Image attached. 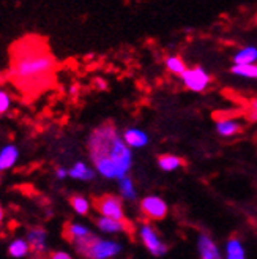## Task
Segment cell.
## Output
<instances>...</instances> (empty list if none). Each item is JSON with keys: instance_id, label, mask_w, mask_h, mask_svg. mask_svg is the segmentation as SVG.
I'll list each match as a JSON object with an SVG mask.
<instances>
[{"instance_id": "cell-1", "label": "cell", "mask_w": 257, "mask_h": 259, "mask_svg": "<svg viewBox=\"0 0 257 259\" xmlns=\"http://www.w3.org/2000/svg\"><path fill=\"white\" fill-rule=\"evenodd\" d=\"M57 60L40 36H25L11 48L10 79L22 92H41L53 85Z\"/></svg>"}, {"instance_id": "cell-2", "label": "cell", "mask_w": 257, "mask_h": 259, "mask_svg": "<svg viewBox=\"0 0 257 259\" xmlns=\"http://www.w3.org/2000/svg\"><path fill=\"white\" fill-rule=\"evenodd\" d=\"M87 147L90 160L101 176L108 179H122L130 169L131 152L112 122H105L96 126L88 136Z\"/></svg>"}, {"instance_id": "cell-3", "label": "cell", "mask_w": 257, "mask_h": 259, "mask_svg": "<svg viewBox=\"0 0 257 259\" xmlns=\"http://www.w3.org/2000/svg\"><path fill=\"white\" fill-rule=\"evenodd\" d=\"M74 248L85 259H109L120 251V245L111 240H101L90 232L88 236L76 240Z\"/></svg>"}, {"instance_id": "cell-4", "label": "cell", "mask_w": 257, "mask_h": 259, "mask_svg": "<svg viewBox=\"0 0 257 259\" xmlns=\"http://www.w3.org/2000/svg\"><path fill=\"white\" fill-rule=\"evenodd\" d=\"M93 207L102 217H109V218H115V220H125L122 201H120V198L114 196V194H102V196L95 198Z\"/></svg>"}, {"instance_id": "cell-5", "label": "cell", "mask_w": 257, "mask_h": 259, "mask_svg": "<svg viewBox=\"0 0 257 259\" xmlns=\"http://www.w3.org/2000/svg\"><path fill=\"white\" fill-rule=\"evenodd\" d=\"M182 77H183L185 85L189 90H192V92H202V90H205V87L210 84L209 73H205L200 67L192 68V70H186L182 74Z\"/></svg>"}, {"instance_id": "cell-6", "label": "cell", "mask_w": 257, "mask_h": 259, "mask_svg": "<svg viewBox=\"0 0 257 259\" xmlns=\"http://www.w3.org/2000/svg\"><path fill=\"white\" fill-rule=\"evenodd\" d=\"M140 210L150 220H163L168 213V205L158 196H147L140 202Z\"/></svg>"}, {"instance_id": "cell-7", "label": "cell", "mask_w": 257, "mask_h": 259, "mask_svg": "<svg viewBox=\"0 0 257 259\" xmlns=\"http://www.w3.org/2000/svg\"><path fill=\"white\" fill-rule=\"evenodd\" d=\"M96 226L102 232H126L128 236L134 234V228L133 225L128 222V220H115L109 217H99L96 220Z\"/></svg>"}, {"instance_id": "cell-8", "label": "cell", "mask_w": 257, "mask_h": 259, "mask_svg": "<svg viewBox=\"0 0 257 259\" xmlns=\"http://www.w3.org/2000/svg\"><path fill=\"white\" fill-rule=\"evenodd\" d=\"M140 236H142V242L145 243V247L148 248V251L155 256H163L166 251H168V247L158 239L157 232L153 231L150 226H144L140 229Z\"/></svg>"}, {"instance_id": "cell-9", "label": "cell", "mask_w": 257, "mask_h": 259, "mask_svg": "<svg viewBox=\"0 0 257 259\" xmlns=\"http://www.w3.org/2000/svg\"><path fill=\"white\" fill-rule=\"evenodd\" d=\"M19 160V149L15 144H7L0 149V174L11 169Z\"/></svg>"}, {"instance_id": "cell-10", "label": "cell", "mask_w": 257, "mask_h": 259, "mask_svg": "<svg viewBox=\"0 0 257 259\" xmlns=\"http://www.w3.org/2000/svg\"><path fill=\"white\" fill-rule=\"evenodd\" d=\"M27 242L30 245V251L41 254L46 250V231L43 228H32L27 232Z\"/></svg>"}, {"instance_id": "cell-11", "label": "cell", "mask_w": 257, "mask_h": 259, "mask_svg": "<svg viewBox=\"0 0 257 259\" xmlns=\"http://www.w3.org/2000/svg\"><path fill=\"white\" fill-rule=\"evenodd\" d=\"M199 253L202 259H221L220 251H218L216 245L209 236L199 237Z\"/></svg>"}, {"instance_id": "cell-12", "label": "cell", "mask_w": 257, "mask_h": 259, "mask_svg": "<svg viewBox=\"0 0 257 259\" xmlns=\"http://www.w3.org/2000/svg\"><path fill=\"white\" fill-rule=\"evenodd\" d=\"M123 139L128 146L131 147H144L147 142H148V136L145 132H140V130H136V128H130L126 130L125 135H123Z\"/></svg>"}, {"instance_id": "cell-13", "label": "cell", "mask_w": 257, "mask_h": 259, "mask_svg": "<svg viewBox=\"0 0 257 259\" xmlns=\"http://www.w3.org/2000/svg\"><path fill=\"white\" fill-rule=\"evenodd\" d=\"M88 234H90L88 228H85L82 225L68 223V225H65V228H63V237H65L70 243H74L76 240H79Z\"/></svg>"}, {"instance_id": "cell-14", "label": "cell", "mask_w": 257, "mask_h": 259, "mask_svg": "<svg viewBox=\"0 0 257 259\" xmlns=\"http://www.w3.org/2000/svg\"><path fill=\"white\" fill-rule=\"evenodd\" d=\"M68 176L76 180H92L95 177V171L90 169L85 163L78 161V163H74L71 169H68Z\"/></svg>"}, {"instance_id": "cell-15", "label": "cell", "mask_w": 257, "mask_h": 259, "mask_svg": "<svg viewBox=\"0 0 257 259\" xmlns=\"http://www.w3.org/2000/svg\"><path fill=\"white\" fill-rule=\"evenodd\" d=\"M30 251V245L27 242V239H15L10 245H8V254L13 257H24L27 256Z\"/></svg>"}, {"instance_id": "cell-16", "label": "cell", "mask_w": 257, "mask_h": 259, "mask_svg": "<svg viewBox=\"0 0 257 259\" xmlns=\"http://www.w3.org/2000/svg\"><path fill=\"white\" fill-rule=\"evenodd\" d=\"M218 133L223 136H234L241 132V125L235 122L234 119H227V120H220L216 125Z\"/></svg>"}, {"instance_id": "cell-17", "label": "cell", "mask_w": 257, "mask_h": 259, "mask_svg": "<svg viewBox=\"0 0 257 259\" xmlns=\"http://www.w3.org/2000/svg\"><path fill=\"white\" fill-rule=\"evenodd\" d=\"M255 60H257V48H254V46H248L245 49L238 51L234 57L235 65H248Z\"/></svg>"}, {"instance_id": "cell-18", "label": "cell", "mask_w": 257, "mask_h": 259, "mask_svg": "<svg viewBox=\"0 0 257 259\" xmlns=\"http://www.w3.org/2000/svg\"><path fill=\"white\" fill-rule=\"evenodd\" d=\"M182 158L175 157V155H161V157H158V164L163 171H174L182 166Z\"/></svg>"}, {"instance_id": "cell-19", "label": "cell", "mask_w": 257, "mask_h": 259, "mask_svg": "<svg viewBox=\"0 0 257 259\" xmlns=\"http://www.w3.org/2000/svg\"><path fill=\"white\" fill-rule=\"evenodd\" d=\"M166 68H168L174 74H180V76H182L186 71V65H185V62L180 59V57L172 56V57L166 59Z\"/></svg>"}, {"instance_id": "cell-20", "label": "cell", "mask_w": 257, "mask_h": 259, "mask_svg": "<svg viewBox=\"0 0 257 259\" xmlns=\"http://www.w3.org/2000/svg\"><path fill=\"white\" fill-rule=\"evenodd\" d=\"M232 73L243 77H251V79H257V65L248 63V65H235L232 68Z\"/></svg>"}, {"instance_id": "cell-21", "label": "cell", "mask_w": 257, "mask_h": 259, "mask_svg": "<svg viewBox=\"0 0 257 259\" xmlns=\"http://www.w3.org/2000/svg\"><path fill=\"white\" fill-rule=\"evenodd\" d=\"M70 204L73 209L78 212L79 215H87L88 209H90V204L84 196H79V194H74V196L70 198Z\"/></svg>"}, {"instance_id": "cell-22", "label": "cell", "mask_w": 257, "mask_h": 259, "mask_svg": "<svg viewBox=\"0 0 257 259\" xmlns=\"http://www.w3.org/2000/svg\"><path fill=\"white\" fill-rule=\"evenodd\" d=\"M227 259H245V253L237 239H230L227 243Z\"/></svg>"}, {"instance_id": "cell-23", "label": "cell", "mask_w": 257, "mask_h": 259, "mask_svg": "<svg viewBox=\"0 0 257 259\" xmlns=\"http://www.w3.org/2000/svg\"><path fill=\"white\" fill-rule=\"evenodd\" d=\"M119 180H120V191H122V196L126 198V199H134V198H136V191H134V187H133L131 179L122 177V179H119Z\"/></svg>"}, {"instance_id": "cell-24", "label": "cell", "mask_w": 257, "mask_h": 259, "mask_svg": "<svg viewBox=\"0 0 257 259\" xmlns=\"http://www.w3.org/2000/svg\"><path fill=\"white\" fill-rule=\"evenodd\" d=\"M243 117H246L249 122H257V100H251L245 105L243 109Z\"/></svg>"}, {"instance_id": "cell-25", "label": "cell", "mask_w": 257, "mask_h": 259, "mask_svg": "<svg viewBox=\"0 0 257 259\" xmlns=\"http://www.w3.org/2000/svg\"><path fill=\"white\" fill-rule=\"evenodd\" d=\"M238 115H243V111H216L213 112V119L216 122H220V120H227V119H234V117H238Z\"/></svg>"}, {"instance_id": "cell-26", "label": "cell", "mask_w": 257, "mask_h": 259, "mask_svg": "<svg viewBox=\"0 0 257 259\" xmlns=\"http://www.w3.org/2000/svg\"><path fill=\"white\" fill-rule=\"evenodd\" d=\"M10 108H11V97L7 90L0 89V115L7 114Z\"/></svg>"}, {"instance_id": "cell-27", "label": "cell", "mask_w": 257, "mask_h": 259, "mask_svg": "<svg viewBox=\"0 0 257 259\" xmlns=\"http://www.w3.org/2000/svg\"><path fill=\"white\" fill-rule=\"evenodd\" d=\"M47 259H71V256L63 251H56V253H50Z\"/></svg>"}, {"instance_id": "cell-28", "label": "cell", "mask_w": 257, "mask_h": 259, "mask_svg": "<svg viewBox=\"0 0 257 259\" xmlns=\"http://www.w3.org/2000/svg\"><path fill=\"white\" fill-rule=\"evenodd\" d=\"M67 176H68V171H67V169H63V167H57V169H56V177H57V179L62 180V179H65Z\"/></svg>"}, {"instance_id": "cell-29", "label": "cell", "mask_w": 257, "mask_h": 259, "mask_svg": "<svg viewBox=\"0 0 257 259\" xmlns=\"http://www.w3.org/2000/svg\"><path fill=\"white\" fill-rule=\"evenodd\" d=\"M2 220H4V207L0 204V223H2Z\"/></svg>"}]
</instances>
